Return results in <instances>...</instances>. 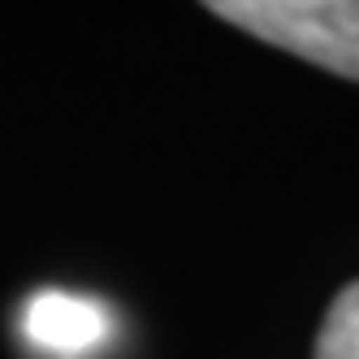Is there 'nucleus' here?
Wrapping results in <instances>:
<instances>
[{
    "instance_id": "f257e3e1",
    "label": "nucleus",
    "mask_w": 359,
    "mask_h": 359,
    "mask_svg": "<svg viewBox=\"0 0 359 359\" xmlns=\"http://www.w3.org/2000/svg\"><path fill=\"white\" fill-rule=\"evenodd\" d=\"M208 13L359 83V0H212Z\"/></svg>"
},
{
    "instance_id": "f03ea898",
    "label": "nucleus",
    "mask_w": 359,
    "mask_h": 359,
    "mask_svg": "<svg viewBox=\"0 0 359 359\" xmlns=\"http://www.w3.org/2000/svg\"><path fill=\"white\" fill-rule=\"evenodd\" d=\"M22 333L43 355L79 359L109 338V312L95 299L69 294V290H39L22 312Z\"/></svg>"
},
{
    "instance_id": "7ed1b4c3",
    "label": "nucleus",
    "mask_w": 359,
    "mask_h": 359,
    "mask_svg": "<svg viewBox=\"0 0 359 359\" xmlns=\"http://www.w3.org/2000/svg\"><path fill=\"white\" fill-rule=\"evenodd\" d=\"M312 359H359V281L333 294L316 333Z\"/></svg>"
}]
</instances>
